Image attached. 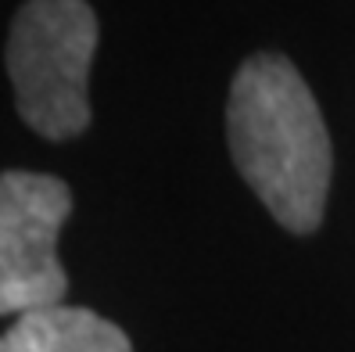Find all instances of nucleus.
<instances>
[{
  "instance_id": "1",
  "label": "nucleus",
  "mask_w": 355,
  "mask_h": 352,
  "mask_svg": "<svg viewBox=\"0 0 355 352\" xmlns=\"http://www.w3.org/2000/svg\"><path fill=\"white\" fill-rule=\"evenodd\" d=\"M226 140L237 173L295 234L323 223L334 155L320 105L302 72L277 51L237 69L226 105Z\"/></svg>"
},
{
  "instance_id": "2",
  "label": "nucleus",
  "mask_w": 355,
  "mask_h": 352,
  "mask_svg": "<svg viewBox=\"0 0 355 352\" xmlns=\"http://www.w3.org/2000/svg\"><path fill=\"white\" fill-rule=\"evenodd\" d=\"M97 15L79 0L22 4L8 33V76L26 126L47 140H72L90 126V61Z\"/></svg>"
},
{
  "instance_id": "3",
  "label": "nucleus",
  "mask_w": 355,
  "mask_h": 352,
  "mask_svg": "<svg viewBox=\"0 0 355 352\" xmlns=\"http://www.w3.org/2000/svg\"><path fill=\"white\" fill-rule=\"evenodd\" d=\"M72 212L65 180L29 169L0 173V317L61 305L69 292L58 234Z\"/></svg>"
},
{
  "instance_id": "4",
  "label": "nucleus",
  "mask_w": 355,
  "mask_h": 352,
  "mask_svg": "<svg viewBox=\"0 0 355 352\" xmlns=\"http://www.w3.org/2000/svg\"><path fill=\"white\" fill-rule=\"evenodd\" d=\"M0 352H133V345L119 324L61 302L18 317L0 335Z\"/></svg>"
}]
</instances>
